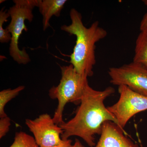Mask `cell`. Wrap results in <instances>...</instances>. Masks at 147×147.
<instances>
[{
  "label": "cell",
  "mask_w": 147,
  "mask_h": 147,
  "mask_svg": "<svg viewBox=\"0 0 147 147\" xmlns=\"http://www.w3.org/2000/svg\"><path fill=\"white\" fill-rule=\"evenodd\" d=\"M72 141L70 139L63 140L59 144L55 145L50 147H72L73 145L71 144Z\"/></svg>",
  "instance_id": "2e32d148"
},
{
  "label": "cell",
  "mask_w": 147,
  "mask_h": 147,
  "mask_svg": "<svg viewBox=\"0 0 147 147\" xmlns=\"http://www.w3.org/2000/svg\"><path fill=\"white\" fill-rule=\"evenodd\" d=\"M140 30V34L136 40L135 47L141 46L147 40V12L141 21Z\"/></svg>",
  "instance_id": "5bb4252c"
},
{
  "label": "cell",
  "mask_w": 147,
  "mask_h": 147,
  "mask_svg": "<svg viewBox=\"0 0 147 147\" xmlns=\"http://www.w3.org/2000/svg\"><path fill=\"white\" fill-rule=\"evenodd\" d=\"M119 98L115 104L108 107L115 117L122 129L131 117L147 110V97L135 92L123 85L119 86Z\"/></svg>",
  "instance_id": "5b68a950"
},
{
  "label": "cell",
  "mask_w": 147,
  "mask_h": 147,
  "mask_svg": "<svg viewBox=\"0 0 147 147\" xmlns=\"http://www.w3.org/2000/svg\"><path fill=\"white\" fill-rule=\"evenodd\" d=\"M110 83L126 86L133 91L147 97V68L132 62L109 68Z\"/></svg>",
  "instance_id": "8992f818"
},
{
  "label": "cell",
  "mask_w": 147,
  "mask_h": 147,
  "mask_svg": "<svg viewBox=\"0 0 147 147\" xmlns=\"http://www.w3.org/2000/svg\"><path fill=\"white\" fill-rule=\"evenodd\" d=\"M26 124L39 147L53 146L62 141L61 136L63 129L54 122L53 118L48 114H42L35 119H27Z\"/></svg>",
  "instance_id": "52a82bcc"
},
{
  "label": "cell",
  "mask_w": 147,
  "mask_h": 147,
  "mask_svg": "<svg viewBox=\"0 0 147 147\" xmlns=\"http://www.w3.org/2000/svg\"><path fill=\"white\" fill-rule=\"evenodd\" d=\"M9 147H39L34 137L26 132L20 131L15 134L14 142Z\"/></svg>",
  "instance_id": "8fae6325"
},
{
  "label": "cell",
  "mask_w": 147,
  "mask_h": 147,
  "mask_svg": "<svg viewBox=\"0 0 147 147\" xmlns=\"http://www.w3.org/2000/svg\"><path fill=\"white\" fill-rule=\"evenodd\" d=\"M141 147H142V146H141Z\"/></svg>",
  "instance_id": "ac0fdd59"
},
{
  "label": "cell",
  "mask_w": 147,
  "mask_h": 147,
  "mask_svg": "<svg viewBox=\"0 0 147 147\" xmlns=\"http://www.w3.org/2000/svg\"><path fill=\"white\" fill-rule=\"evenodd\" d=\"M14 5L8 11L11 21L6 29L11 34L9 55L19 64H26L31 61L30 57L24 49L21 50L18 47V41L23 31H28L25 24L26 20L31 22L33 19L32 10L38 7L39 0H15Z\"/></svg>",
  "instance_id": "277c9868"
},
{
  "label": "cell",
  "mask_w": 147,
  "mask_h": 147,
  "mask_svg": "<svg viewBox=\"0 0 147 147\" xmlns=\"http://www.w3.org/2000/svg\"><path fill=\"white\" fill-rule=\"evenodd\" d=\"M10 119L8 117L1 118L0 119V139L4 137L9 130Z\"/></svg>",
  "instance_id": "9a60e30c"
},
{
  "label": "cell",
  "mask_w": 147,
  "mask_h": 147,
  "mask_svg": "<svg viewBox=\"0 0 147 147\" xmlns=\"http://www.w3.org/2000/svg\"><path fill=\"white\" fill-rule=\"evenodd\" d=\"M10 17L9 13L6 10L2 8L0 11V42L6 43L11 41V34L7 29H4L3 25L5 22L7 21V18Z\"/></svg>",
  "instance_id": "7c38bea8"
},
{
  "label": "cell",
  "mask_w": 147,
  "mask_h": 147,
  "mask_svg": "<svg viewBox=\"0 0 147 147\" xmlns=\"http://www.w3.org/2000/svg\"><path fill=\"white\" fill-rule=\"evenodd\" d=\"M66 2V0H39L38 7L42 16L43 30L50 27V21L52 16H60Z\"/></svg>",
  "instance_id": "9c48e42d"
},
{
  "label": "cell",
  "mask_w": 147,
  "mask_h": 147,
  "mask_svg": "<svg viewBox=\"0 0 147 147\" xmlns=\"http://www.w3.org/2000/svg\"><path fill=\"white\" fill-rule=\"evenodd\" d=\"M61 78L59 84L49 90L50 98L58 100L57 108L53 117L54 122L58 125L64 122L63 113L66 104L69 102H81L88 83V76L78 73L71 64L61 66Z\"/></svg>",
  "instance_id": "3957f363"
},
{
  "label": "cell",
  "mask_w": 147,
  "mask_h": 147,
  "mask_svg": "<svg viewBox=\"0 0 147 147\" xmlns=\"http://www.w3.org/2000/svg\"><path fill=\"white\" fill-rule=\"evenodd\" d=\"M25 88L24 86H20L13 89L4 90L0 92V117H7L4 111L7 103L17 96Z\"/></svg>",
  "instance_id": "30bf717a"
},
{
  "label": "cell",
  "mask_w": 147,
  "mask_h": 147,
  "mask_svg": "<svg viewBox=\"0 0 147 147\" xmlns=\"http://www.w3.org/2000/svg\"><path fill=\"white\" fill-rule=\"evenodd\" d=\"M124 130L114 122H105L102 125L100 136L94 147H141L124 135Z\"/></svg>",
  "instance_id": "ba28073f"
},
{
  "label": "cell",
  "mask_w": 147,
  "mask_h": 147,
  "mask_svg": "<svg viewBox=\"0 0 147 147\" xmlns=\"http://www.w3.org/2000/svg\"><path fill=\"white\" fill-rule=\"evenodd\" d=\"M133 62L147 68V40L139 47H135Z\"/></svg>",
  "instance_id": "4fadbf2b"
},
{
  "label": "cell",
  "mask_w": 147,
  "mask_h": 147,
  "mask_svg": "<svg viewBox=\"0 0 147 147\" xmlns=\"http://www.w3.org/2000/svg\"><path fill=\"white\" fill-rule=\"evenodd\" d=\"M72 147H84L82 143L80 142L78 139H76L74 144L72 146Z\"/></svg>",
  "instance_id": "e0dca14e"
},
{
  "label": "cell",
  "mask_w": 147,
  "mask_h": 147,
  "mask_svg": "<svg viewBox=\"0 0 147 147\" xmlns=\"http://www.w3.org/2000/svg\"><path fill=\"white\" fill-rule=\"evenodd\" d=\"M115 92L111 87L103 90H96L87 83L75 116L59 125L63 130L61 139L65 140L71 136H77L83 139L89 146L94 147L95 136L100 135L105 122H113L119 126L115 117L104 103L106 98Z\"/></svg>",
  "instance_id": "6da1fadb"
},
{
  "label": "cell",
  "mask_w": 147,
  "mask_h": 147,
  "mask_svg": "<svg viewBox=\"0 0 147 147\" xmlns=\"http://www.w3.org/2000/svg\"><path fill=\"white\" fill-rule=\"evenodd\" d=\"M71 24L61 27L62 30L76 37V44L70 56V63L75 70L82 75L91 76L96 63V44L107 36L106 30L95 21L89 28L84 26L82 14L75 8L69 12Z\"/></svg>",
  "instance_id": "7a4b0ae2"
}]
</instances>
